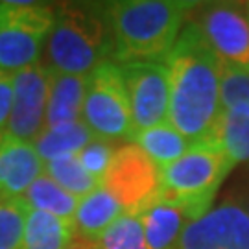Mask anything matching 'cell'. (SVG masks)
Instances as JSON below:
<instances>
[{"label":"cell","mask_w":249,"mask_h":249,"mask_svg":"<svg viewBox=\"0 0 249 249\" xmlns=\"http://www.w3.org/2000/svg\"><path fill=\"white\" fill-rule=\"evenodd\" d=\"M164 61L170 69L168 122L192 144L203 142L222 113V59L196 24L187 22Z\"/></svg>","instance_id":"obj_1"},{"label":"cell","mask_w":249,"mask_h":249,"mask_svg":"<svg viewBox=\"0 0 249 249\" xmlns=\"http://www.w3.org/2000/svg\"><path fill=\"white\" fill-rule=\"evenodd\" d=\"M106 6L115 39L113 61H164L197 2L116 0Z\"/></svg>","instance_id":"obj_2"},{"label":"cell","mask_w":249,"mask_h":249,"mask_svg":"<svg viewBox=\"0 0 249 249\" xmlns=\"http://www.w3.org/2000/svg\"><path fill=\"white\" fill-rule=\"evenodd\" d=\"M115 39L106 2H67L57 6L55 22L43 48L41 65L57 74L89 76L113 61Z\"/></svg>","instance_id":"obj_3"},{"label":"cell","mask_w":249,"mask_h":249,"mask_svg":"<svg viewBox=\"0 0 249 249\" xmlns=\"http://www.w3.org/2000/svg\"><path fill=\"white\" fill-rule=\"evenodd\" d=\"M232 168V160L214 141L192 144L185 155L160 170V199L201 218L211 211L218 188Z\"/></svg>","instance_id":"obj_4"},{"label":"cell","mask_w":249,"mask_h":249,"mask_svg":"<svg viewBox=\"0 0 249 249\" xmlns=\"http://www.w3.org/2000/svg\"><path fill=\"white\" fill-rule=\"evenodd\" d=\"M57 6L43 2H4L0 17V72L15 74L41 63L55 22Z\"/></svg>","instance_id":"obj_5"},{"label":"cell","mask_w":249,"mask_h":249,"mask_svg":"<svg viewBox=\"0 0 249 249\" xmlns=\"http://www.w3.org/2000/svg\"><path fill=\"white\" fill-rule=\"evenodd\" d=\"M81 120L94 137L109 142L124 141L129 144L133 141L135 129L129 96L118 63H102L87 76Z\"/></svg>","instance_id":"obj_6"},{"label":"cell","mask_w":249,"mask_h":249,"mask_svg":"<svg viewBox=\"0 0 249 249\" xmlns=\"http://www.w3.org/2000/svg\"><path fill=\"white\" fill-rule=\"evenodd\" d=\"M124 213L141 214L160 199V168L137 144H122L102 181Z\"/></svg>","instance_id":"obj_7"},{"label":"cell","mask_w":249,"mask_h":249,"mask_svg":"<svg viewBox=\"0 0 249 249\" xmlns=\"http://www.w3.org/2000/svg\"><path fill=\"white\" fill-rule=\"evenodd\" d=\"M194 22L207 45L225 65L249 71V13L231 2L197 4Z\"/></svg>","instance_id":"obj_8"},{"label":"cell","mask_w":249,"mask_h":249,"mask_svg":"<svg viewBox=\"0 0 249 249\" xmlns=\"http://www.w3.org/2000/svg\"><path fill=\"white\" fill-rule=\"evenodd\" d=\"M118 65L129 96L135 133L168 122L170 69L166 61H127Z\"/></svg>","instance_id":"obj_9"},{"label":"cell","mask_w":249,"mask_h":249,"mask_svg":"<svg viewBox=\"0 0 249 249\" xmlns=\"http://www.w3.org/2000/svg\"><path fill=\"white\" fill-rule=\"evenodd\" d=\"M13 104L6 135L20 142L34 144L46 127V109L50 94L52 72L41 63L15 72L13 76Z\"/></svg>","instance_id":"obj_10"},{"label":"cell","mask_w":249,"mask_h":249,"mask_svg":"<svg viewBox=\"0 0 249 249\" xmlns=\"http://www.w3.org/2000/svg\"><path fill=\"white\" fill-rule=\"evenodd\" d=\"M178 249H249V216L236 201L211 209L183 232Z\"/></svg>","instance_id":"obj_11"},{"label":"cell","mask_w":249,"mask_h":249,"mask_svg":"<svg viewBox=\"0 0 249 249\" xmlns=\"http://www.w3.org/2000/svg\"><path fill=\"white\" fill-rule=\"evenodd\" d=\"M45 174V160L34 144L8 135L0 137V197L20 199L30 185Z\"/></svg>","instance_id":"obj_12"},{"label":"cell","mask_w":249,"mask_h":249,"mask_svg":"<svg viewBox=\"0 0 249 249\" xmlns=\"http://www.w3.org/2000/svg\"><path fill=\"white\" fill-rule=\"evenodd\" d=\"M150 249H178L183 232L197 218L188 209L159 199L139 214Z\"/></svg>","instance_id":"obj_13"},{"label":"cell","mask_w":249,"mask_h":249,"mask_svg":"<svg viewBox=\"0 0 249 249\" xmlns=\"http://www.w3.org/2000/svg\"><path fill=\"white\" fill-rule=\"evenodd\" d=\"M85 89H87V76L52 72L48 109H46V127L81 120Z\"/></svg>","instance_id":"obj_14"},{"label":"cell","mask_w":249,"mask_h":249,"mask_svg":"<svg viewBox=\"0 0 249 249\" xmlns=\"http://www.w3.org/2000/svg\"><path fill=\"white\" fill-rule=\"evenodd\" d=\"M122 214H124L122 205L106 188L100 187L80 199L74 214V227L76 232H80L83 238L96 242L107 231V227L116 222Z\"/></svg>","instance_id":"obj_15"},{"label":"cell","mask_w":249,"mask_h":249,"mask_svg":"<svg viewBox=\"0 0 249 249\" xmlns=\"http://www.w3.org/2000/svg\"><path fill=\"white\" fill-rule=\"evenodd\" d=\"M76 236L74 222L28 209L20 249H69Z\"/></svg>","instance_id":"obj_16"},{"label":"cell","mask_w":249,"mask_h":249,"mask_svg":"<svg viewBox=\"0 0 249 249\" xmlns=\"http://www.w3.org/2000/svg\"><path fill=\"white\" fill-rule=\"evenodd\" d=\"M92 139L94 133L87 127V124L83 120H76L45 127L34 141V148L37 150L39 157L48 162L63 155H78Z\"/></svg>","instance_id":"obj_17"},{"label":"cell","mask_w":249,"mask_h":249,"mask_svg":"<svg viewBox=\"0 0 249 249\" xmlns=\"http://www.w3.org/2000/svg\"><path fill=\"white\" fill-rule=\"evenodd\" d=\"M131 142L137 144L160 170L185 155L192 146L187 137H183L170 122L137 131Z\"/></svg>","instance_id":"obj_18"},{"label":"cell","mask_w":249,"mask_h":249,"mask_svg":"<svg viewBox=\"0 0 249 249\" xmlns=\"http://www.w3.org/2000/svg\"><path fill=\"white\" fill-rule=\"evenodd\" d=\"M18 201H22L28 209L43 211V213L69 220V222H74V214H76V209L80 203L78 197L72 196L71 192H67L63 187H59L46 174L39 176L30 185L26 192L20 196Z\"/></svg>","instance_id":"obj_19"},{"label":"cell","mask_w":249,"mask_h":249,"mask_svg":"<svg viewBox=\"0 0 249 249\" xmlns=\"http://www.w3.org/2000/svg\"><path fill=\"white\" fill-rule=\"evenodd\" d=\"M207 141L218 144L234 166L249 162V115L222 111Z\"/></svg>","instance_id":"obj_20"},{"label":"cell","mask_w":249,"mask_h":249,"mask_svg":"<svg viewBox=\"0 0 249 249\" xmlns=\"http://www.w3.org/2000/svg\"><path fill=\"white\" fill-rule=\"evenodd\" d=\"M45 174L78 199L102 187L98 179H94L83 168L78 155H63L53 160H48L45 162Z\"/></svg>","instance_id":"obj_21"},{"label":"cell","mask_w":249,"mask_h":249,"mask_svg":"<svg viewBox=\"0 0 249 249\" xmlns=\"http://www.w3.org/2000/svg\"><path fill=\"white\" fill-rule=\"evenodd\" d=\"M96 249H150L139 214L124 213L94 242Z\"/></svg>","instance_id":"obj_22"},{"label":"cell","mask_w":249,"mask_h":249,"mask_svg":"<svg viewBox=\"0 0 249 249\" xmlns=\"http://www.w3.org/2000/svg\"><path fill=\"white\" fill-rule=\"evenodd\" d=\"M220 102L222 111L249 115V71L223 63Z\"/></svg>","instance_id":"obj_23"},{"label":"cell","mask_w":249,"mask_h":249,"mask_svg":"<svg viewBox=\"0 0 249 249\" xmlns=\"http://www.w3.org/2000/svg\"><path fill=\"white\" fill-rule=\"evenodd\" d=\"M28 207L18 199L0 197V249H20Z\"/></svg>","instance_id":"obj_24"},{"label":"cell","mask_w":249,"mask_h":249,"mask_svg":"<svg viewBox=\"0 0 249 249\" xmlns=\"http://www.w3.org/2000/svg\"><path fill=\"white\" fill-rule=\"evenodd\" d=\"M116 144L109 142L106 139L94 137L83 150L78 153L83 168L89 172L94 179H98L100 183L106 178L107 170L111 166V160L115 157Z\"/></svg>","instance_id":"obj_25"},{"label":"cell","mask_w":249,"mask_h":249,"mask_svg":"<svg viewBox=\"0 0 249 249\" xmlns=\"http://www.w3.org/2000/svg\"><path fill=\"white\" fill-rule=\"evenodd\" d=\"M13 104V78L11 74L0 72V137L6 135Z\"/></svg>","instance_id":"obj_26"},{"label":"cell","mask_w":249,"mask_h":249,"mask_svg":"<svg viewBox=\"0 0 249 249\" xmlns=\"http://www.w3.org/2000/svg\"><path fill=\"white\" fill-rule=\"evenodd\" d=\"M236 203L240 205L242 209H244V211H246V213H248V216H249V187H248V190H246V192H244V194H242V196H240V199H238V201H236Z\"/></svg>","instance_id":"obj_27"},{"label":"cell","mask_w":249,"mask_h":249,"mask_svg":"<svg viewBox=\"0 0 249 249\" xmlns=\"http://www.w3.org/2000/svg\"><path fill=\"white\" fill-rule=\"evenodd\" d=\"M69 249H96L94 246H81V244H72Z\"/></svg>","instance_id":"obj_28"},{"label":"cell","mask_w":249,"mask_h":249,"mask_svg":"<svg viewBox=\"0 0 249 249\" xmlns=\"http://www.w3.org/2000/svg\"><path fill=\"white\" fill-rule=\"evenodd\" d=\"M2 9H4V2H0V17H2Z\"/></svg>","instance_id":"obj_29"},{"label":"cell","mask_w":249,"mask_h":249,"mask_svg":"<svg viewBox=\"0 0 249 249\" xmlns=\"http://www.w3.org/2000/svg\"><path fill=\"white\" fill-rule=\"evenodd\" d=\"M246 9H248V13H249V2H248V4H246Z\"/></svg>","instance_id":"obj_30"}]
</instances>
